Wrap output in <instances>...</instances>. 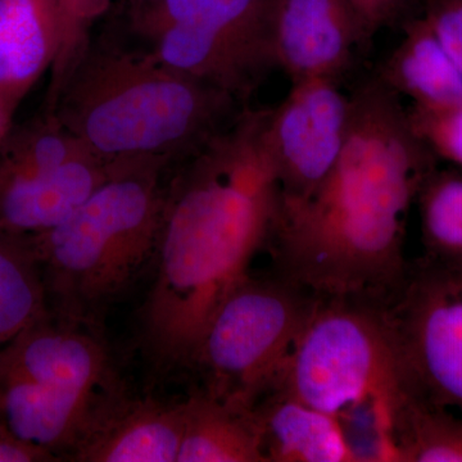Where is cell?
Listing matches in <instances>:
<instances>
[{"instance_id":"18","label":"cell","mask_w":462,"mask_h":462,"mask_svg":"<svg viewBox=\"0 0 462 462\" xmlns=\"http://www.w3.org/2000/svg\"><path fill=\"white\" fill-rule=\"evenodd\" d=\"M178 462H266L251 411L205 391L182 401Z\"/></svg>"},{"instance_id":"19","label":"cell","mask_w":462,"mask_h":462,"mask_svg":"<svg viewBox=\"0 0 462 462\" xmlns=\"http://www.w3.org/2000/svg\"><path fill=\"white\" fill-rule=\"evenodd\" d=\"M392 460L462 462V415L412 389L389 427Z\"/></svg>"},{"instance_id":"3","label":"cell","mask_w":462,"mask_h":462,"mask_svg":"<svg viewBox=\"0 0 462 462\" xmlns=\"http://www.w3.org/2000/svg\"><path fill=\"white\" fill-rule=\"evenodd\" d=\"M242 102L148 54L88 48L51 108L91 154L108 163L184 161L223 133Z\"/></svg>"},{"instance_id":"20","label":"cell","mask_w":462,"mask_h":462,"mask_svg":"<svg viewBox=\"0 0 462 462\" xmlns=\"http://www.w3.org/2000/svg\"><path fill=\"white\" fill-rule=\"evenodd\" d=\"M50 312L32 239L0 230V351Z\"/></svg>"},{"instance_id":"13","label":"cell","mask_w":462,"mask_h":462,"mask_svg":"<svg viewBox=\"0 0 462 462\" xmlns=\"http://www.w3.org/2000/svg\"><path fill=\"white\" fill-rule=\"evenodd\" d=\"M111 169L84 153L50 172L0 173V230L26 238L47 233L83 205Z\"/></svg>"},{"instance_id":"6","label":"cell","mask_w":462,"mask_h":462,"mask_svg":"<svg viewBox=\"0 0 462 462\" xmlns=\"http://www.w3.org/2000/svg\"><path fill=\"white\" fill-rule=\"evenodd\" d=\"M316 294L282 273L254 276L236 285L209 319L193 369L205 391L251 411L273 387Z\"/></svg>"},{"instance_id":"16","label":"cell","mask_w":462,"mask_h":462,"mask_svg":"<svg viewBox=\"0 0 462 462\" xmlns=\"http://www.w3.org/2000/svg\"><path fill=\"white\" fill-rule=\"evenodd\" d=\"M251 412L266 462L361 461L338 418L285 392H267Z\"/></svg>"},{"instance_id":"28","label":"cell","mask_w":462,"mask_h":462,"mask_svg":"<svg viewBox=\"0 0 462 462\" xmlns=\"http://www.w3.org/2000/svg\"><path fill=\"white\" fill-rule=\"evenodd\" d=\"M145 2H148V0H130V5H132V7H134V5H142V3Z\"/></svg>"},{"instance_id":"26","label":"cell","mask_w":462,"mask_h":462,"mask_svg":"<svg viewBox=\"0 0 462 462\" xmlns=\"http://www.w3.org/2000/svg\"><path fill=\"white\" fill-rule=\"evenodd\" d=\"M370 35L400 20L410 0H349Z\"/></svg>"},{"instance_id":"21","label":"cell","mask_w":462,"mask_h":462,"mask_svg":"<svg viewBox=\"0 0 462 462\" xmlns=\"http://www.w3.org/2000/svg\"><path fill=\"white\" fill-rule=\"evenodd\" d=\"M416 200L425 257L462 264V175L433 170L422 182Z\"/></svg>"},{"instance_id":"11","label":"cell","mask_w":462,"mask_h":462,"mask_svg":"<svg viewBox=\"0 0 462 462\" xmlns=\"http://www.w3.org/2000/svg\"><path fill=\"white\" fill-rule=\"evenodd\" d=\"M85 325L48 312L0 351V373L91 398L116 393L102 340Z\"/></svg>"},{"instance_id":"12","label":"cell","mask_w":462,"mask_h":462,"mask_svg":"<svg viewBox=\"0 0 462 462\" xmlns=\"http://www.w3.org/2000/svg\"><path fill=\"white\" fill-rule=\"evenodd\" d=\"M181 436V402L127 400L116 393L100 406L69 460L178 462Z\"/></svg>"},{"instance_id":"4","label":"cell","mask_w":462,"mask_h":462,"mask_svg":"<svg viewBox=\"0 0 462 462\" xmlns=\"http://www.w3.org/2000/svg\"><path fill=\"white\" fill-rule=\"evenodd\" d=\"M170 163L158 158L112 163L83 205L30 238L51 314L91 327L153 261Z\"/></svg>"},{"instance_id":"27","label":"cell","mask_w":462,"mask_h":462,"mask_svg":"<svg viewBox=\"0 0 462 462\" xmlns=\"http://www.w3.org/2000/svg\"><path fill=\"white\" fill-rule=\"evenodd\" d=\"M50 461H58V458L44 449L18 439L5 428L0 427V462Z\"/></svg>"},{"instance_id":"9","label":"cell","mask_w":462,"mask_h":462,"mask_svg":"<svg viewBox=\"0 0 462 462\" xmlns=\"http://www.w3.org/2000/svg\"><path fill=\"white\" fill-rule=\"evenodd\" d=\"M351 121V97L339 81L312 78L291 83L270 108L267 143L281 184L282 205L307 199L342 154Z\"/></svg>"},{"instance_id":"1","label":"cell","mask_w":462,"mask_h":462,"mask_svg":"<svg viewBox=\"0 0 462 462\" xmlns=\"http://www.w3.org/2000/svg\"><path fill=\"white\" fill-rule=\"evenodd\" d=\"M269 112L243 108L182 161L165 191L156 269L139 312L143 351L160 372L193 369L209 319L272 239L282 194Z\"/></svg>"},{"instance_id":"24","label":"cell","mask_w":462,"mask_h":462,"mask_svg":"<svg viewBox=\"0 0 462 462\" xmlns=\"http://www.w3.org/2000/svg\"><path fill=\"white\" fill-rule=\"evenodd\" d=\"M413 133L433 156L443 158L462 171V103L454 107L407 109Z\"/></svg>"},{"instance_id":"17","label":"cell","mask_w":462,"mask_h":462,"mask_svg":"<svg viewBox=\"0 0 462 462\" xmlns=\"http://www.w3.org/2000/svg\"><path fill=\"white\" fill-rule=\"evenodd\" d=\"M413 107L440 109L462 103V74L424 17L404 26L400 45L376 75Z\"/></svg>"},{"instance_id":"10","label":"cell","mask_w":462,"mask_h":462,"mask_svg":"<svg viewBox=\"0 0 462 462\" xmlns=\"http://www.w3.org/2000/svg\"><path fill=\"white\" fill-rule=\"evenodd\" d=\"M270 29L276 69L291 83L339 81L372 39L349 0H273Z\"/></svg>"},{"instance_id":"29","label":"cell","mask_w":462,"mask_h":462,"mask_svg":"<svg viewBox=\"0 0 462 462\" xmlns=\"http://www.w3.org/2000/svg\"><path fill=\"white\" fill-rule=\"evenodd\" d=\"M3 132V127H2V124H0V133Z\"/></svg>"},{"instance_id":"23","label":"cell","mask_w":462,"mask_h":462,"mask_svg":"<svg viewBox=\"0 0 462 462\" xmlns=\"http://www.w3.org/2000/svg\"><path fill=\"white\" fill-rule=\"evenodd\" d=\"M62 26L60 48L51 67V107L56 102L67 79L90 47V30L108 11L112 0H58Z\"/></svg>"},{"instance_id":"2","label":"cell","mask_w":462,"mask_h":462,"mask_svg":"<svg viewBox=\"0 0 462 462\" xmlns=\"http://www.w3.org/2000/svg\"><path fill=\"white\" fill-rule=\"evenodd\" d=\"M349 97L339 160L307 199L281 203L269 248L275 272L316 296L387 306L406 278L407 218L434 156L378 76Z\"/></svg>"},{"instance_id":"5","label":"cell","mask_w":462,"mask_h":462,"mask_svg":"<svg viewBox=\"0 0 462 462\" xmlns=\"http://www.w3.org/2000/svg\"><path fill=\"white\" fill-rule=\"evenodd\" d=\"M272 389L336 416L345 427L346 419L369 410L391 455L392 419L415 388L387 306L316 296Z\"/></svg>"},{"instance_id":"8","label":"cell","mask_w":462,"mask_h":462,"mask_svg":"<svg viewBox=\"0 0 462 462\" xmlns=\"http://www.w3.org/2000/svg\"><path fill=\"white\" fill-rule=\"evenodd\" d=\"M387 311L413 388L462 415V264L409 263Z\"/></svg>"},{"instance_id":"7","label":"cell","mask_w":462,"mask_h":462,"mask_svg":"<svg viewBox=\"0 0 462 462\" xmlns=\"http://www.w3.org/2000/svg\"><path fill=\"white\" fill-rule=\"evenodd\" d=\"M272 5L273 0H148L132 7V18L158 62L245 103L278 69Z\"/></svg>"},{"instance_id":"22","label":"cell","mask_w":462,"mask_h":462,"mask_svg":"<svg viewBox=\"0 0 462 462\" xmlns=\"http://www.w3.org/2000/svg\"><path fill=\"white\" fill-rule=\"evenodd\" d=\"M90 153L53 114L47 120L16 134L5 149L0 173L36 175L58 169L74 158Z\"/></svg>"},{"instance_id":"15","label":"cell","mask_w":462,"mask_h":462,"mask_svg":"<svg viewBox=\"0 0 462 462\" xmlns=\"http://www.w3.org/2000/svg\"><path fill=\"white\" fill-rule=\"evenodd\" d=\"M58 0H0V124L7 129L33 85L56 60Z\"/></svg>"},{"instance_id":"25","label":"cell","mask_w":462,"mask_h":462,"mask_svg":"<svg viewBox=\"0 0 462 462\" xmlns=\"http://www.w3.org/2000/svg\"><path fill=\"white\" fill-rule=\"evenodd\" d=\"M424 20L462 74V0H427Z\"/></svg>"},{"instance_id":"14","label":"cell","mask_w":462,"mask_h":462,"mask_svg":"<svg viewBox=\"0 0 462 462\" xmlns=\"http://www.w3.org/2000/svg\"><path fill=\"white\" fill-rule=\"evenodd\" d=\"M112 396H81L0 373V427L63 460L71 457L100 406Z\"/></svg>"}]
</instances>
